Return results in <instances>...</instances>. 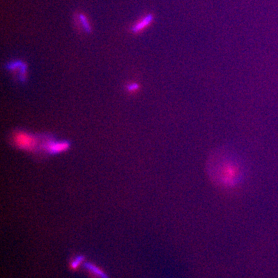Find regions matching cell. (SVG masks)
Listing matches in <instances>:
<instances>
[{"instance_id": "cell-5", "label": "cell", "mask_w": 278, "mask_h": 278, "mask_svg": "<svg viewBox=\"0 0 278 278\" xmlns=\"http://www.w3.org/2000/svg\"><path fill=\"white\" fill-rule=\"evenodd\" d=\"M85 268L88 269L91 272H92L94 275L100 278H108V276L102 270H100V268H98L97 266H94V264H84Z\"/></svg>"}, {"instance_id": "cell-7", "label": "cell", "mask_w": 278, "mask_h": 278, "mask_svg": "<svg viewBox=\"0 0 278 278\" xmlns=\"http://www.w3.org/2000/svg\"><path fill=\"white\" fill-rule=\"evenodd\" d=\"M84 257L82 256H78L74 260L71 264V268H77L78 266H80V264L82 261H84Z\"/></svg>"}, {"instance_id": "cell-6", "label": "cell", "mask_w": 278, "mask_h": 278, "mask_svg": "<svg viewBox=\"0 0 278 278\" xmlns=\"http://www.w3.org/2000/svg\"><path fill=\"white\" fill-rule=\"evenodd\" d=\"M80 20L82 22V26H84V28L86 31L90 30V26L88 24V22L87 21V18L84 16V15L80 14Z\"/></svg>"}, {"instance_id": "cell-2", "label": "cell", "mask_w": 278, "mask_h": 278, "mask_svg": "<svg viewBox=\"0 0 278 278\" xmlns=\"http://www.w3.org/2000/svg\"><path fill=\"white\" fill-rule=\"evenodd\" d=\"M16 146L28 152H34L37 149L38 140L35 136L24 132H17L13 136Z\"/></svg>"}, {"instance_id": "cell-8", "label": "cell", "mask_w": 278, "mask_h": 278, "mask_svg": "<svg viewBox=\"0 0 278 278\" xmlns=\"http://www.w3.org/2000/svg\"><path fill=\"white\" fill-rule=\"evenodd\" d=\"M139 88V85L136 84H132L127 86L128 91L129 92L134 93L136 92Z\"/></svg>"}, {"instance_id": "cell-3", "label": "cell", "mask_w": 278, "mask_h": 278, "mask_svg": "<svg viewBox=\"0 0 278 278\" xmlns=\"http://www.w3.org/2000/svg\"><path fill=\"white\" fill-rule=\"evenodd\" d=\"M154 16L153 14H147L143 16L140 19L134 24L131 30L134 34H138L143 32L153 24Z\"/></svg>"}, {"instance_id": "cell-4", "label": "cell", "mask_w": 278, "mask_h": 278, "mask_svg": "<svg viewBox=\"0 0 278 278\" xmlns=\"http://www.w3.org/2000/svg\"><path fill=\"white\" fill-rule=\"evenodd\" d=\"M70 144L66 141H50L44 145V149L50 154H58L67 151Z\"/></svg>"}, {"instance_id": "cell-1", "label": "cell", "mask_w": 278, "mask_h": 278, "mask_svg": "<svg viewBox=\"0 0 278 278\" xmlns=\"http://www.w3.org/2000/svg\"><path fill=\"white\" fill-rule=\"evenodd\" d=\"M208 174L217 185L233 188L243 180L244 168L236 156L223 153L212 156L208 164Z\"/></svg>"}]
</instances>
